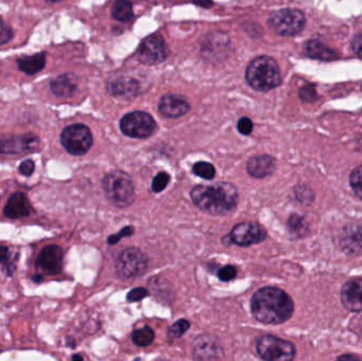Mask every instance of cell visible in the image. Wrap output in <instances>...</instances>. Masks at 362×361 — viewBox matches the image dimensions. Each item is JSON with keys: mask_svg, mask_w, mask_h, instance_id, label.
<instances>
[{"mask_svg": "<svg viewBox=\"0 0 362 361\" xmlns=\"http://www.w3.org/2000/svg\"><path fill=\"white\" fill-rule=\"evenodd\" d=\"M339 360H358L356 356H340Z\"/></svg>", "mask_w": 362, "mask_h": 361, "instance_id": "obj_41", "label": "cell"}, {"mask_svg": "<svg viewBox=\"0 0 362 361\" xmlns=\"http://www.w3.org/2000/svg\"><path fill=\"white\" fill-rule=\"evenodd\" d=\"M8 256H10V250L6 246H0V264H6L8 262Z\"/></svg>", "mask_w": 362, "mask_h": 361, "instance_id": "obj_39", "label": "cell"}, {"mask_svg": "<svg viewBox=\"0 0 362 361\" xmlns=\"http://www.w3.org/2000/svg\"><path fill=\"white\" fill-rule=\"evenodd\" d=\"M300 97L305 102H314L317 100L316 89L312 85L303 86L299 91Z\"/></svg>", "mask_w": 362, "mask_h": 361, "instance_id": "obj_35", "label": "cell"}, {"mask_svg": "<svg viewBox=\"0 0 362 361\" xmlns=\"http://www.w3.org/2000/svg\"><path fill=\"white\" fill-rule=\"evenodd\" d=\"M341 302L348 311L362 312V278L351 280L342 286Z\"/></svg>", "mask_w": 362, "mask_h": 361, "instance_id": "obj_15", "label": "cell"}, {"mask_svg": "<svg viewBox=\"0 0 362 361\" xmlns=\"http://www.w3.org/2000/svg\"><path fill=\"white\" fill-rule=\"evenodd\" d=\"M169 55V48L163 36L159 34L148 36L142 42L138 51L140 61L148 65L163 63Z\"/></svg>", "mask_w": 362, "mask_h": 361, "instance_id": "obj_11", "label": "cell"}, {"mask_svg": "<svg viewBox=\"0 0 362 361\" xmlns=\"http://www.w3.org/2000/svg\"><path fill=\"white\" fill-rule=\"evenodd\" d=\"M32 280H33L34 282H40L42 280V275H35L32 277Z\"/></svg>", "mask_w": 362, "mask_h": 361, "instance_id": "obj_42", "label": "cell"}, {"mask_svg": "<svg viewBox=\"0 0 362 361\" xmlns=\"http://www.w3.org/2000/svg\"><path fill=\"white\" fill-rule=\"evenodd\" d=\"M192 201L204 213L214 216L229 215L238 207V191L230 182H219L216 184H198L192 189Z\"/></svg>", "mask_w": 362, "mask_h": 361, "instance_id": "obj_1", "label": "cell"}, {"mask_svg": "<svg viewBox=\"0 0 362 361\" xmlns=\"http://www.w3.org/2000/svg\"><path fill=\"white\" fill-rule=\"evenodd\" d=\"M148 295H150V292H148L146 288H134V290H132L131 292L127 294V300L129 301V302H137V301L144 300Z\"/></svg>", "mask_w": 362, "mask_h": 361, "instance_id": "obj_33", "label": "cell"}, {"mask_svg": "<svg viewBox=\"0 0 362 361\" xmlns=\"http://www.w3.org/2000/svg\"><path fill=\"white\" fill-rule=\"evenodd\" d=\"M134 231H135V229H134L133 226L124 227L122 230L119 231L116 235H110V237H108V245H116L123 237H132V235H134Z\"/></svg>", "mask_w": 362, "mask_h": 361, "instance_id": "obj_32", "label": "cell"}, {"mask_svg": "<svg viewBox=\"0 0 362 361\" xmlns=\"http://www.w3.org/2000/svg\"><path fill=\"white\" fill-rule=\"evenodd\" d=\"M120 129L127 137L144 139L154 133L156 122L148 112H133L123 117L120 122Z\"/></svg>", "mask_w": 362, "mask_h": 361, "instance_id": "obj_9", "label": "cell"}, {"mask_svg": "<svg viewBox=\"0 0 362 361\" xmlns=\"http://www.w3.org/2000/svg\"><path fill=\"white\" fill-rule=\"evenodd\" d=\"M306 53L308 57L313 59H320V61H335L338 59V53L332 49L327 48L322 42L317 40H310L306 44Z\"/></svg>", "mask_w": 362, "mask_h": 361, "instance_id": "obj_21", "label": "cell"}, {"mask_svg": "<svg viewBox=\"0 0 362 361\" xmlns=\"http://www.w3.org/2000/svg\"><path fill=\"white\" fill-rule=\"evenodd\" d=\"M112 18L122 23L131 20L134 17L133 6L129 0H117L112 8Z\"/></svg>", "mask_w": 362, "mask_h": 361, "instance_id": "obj_24", "label": "cell"}, {"mask_svg": "<svg viewBox=\"0 0 362 361\" xmlns=\"http://www.w3.org/2000/svg\"><path fill=\"white\" fill-rule=\"evenodd\" d=\"M132 341L138 347L146 348L152 345L155 341V332L150 326H144L140 330L134 331Z\"/></svg>", "mask_w": 362, "mask_h": 361, "instance_id": "obj_25", "label": "cell"}, {"mask_svg": "<svg viewBox=\"0 0 362 361\" xmlns=\"http://www.w3.org/2000/svg\"><path fill=\"white\" fill-rule=\"evenodd\" d=\"M192 171L198 177L204 178V179L206 180H212L215 175H216V170H215L214 165L206 162V161L196 162L193 165Z\"/></svg>", "mask_w": 362, "mask_h": 361, "instance_id": "obj_27", "label": "cell"}, {"mask_svg": "<svg viewBox=\"0 0 362 361\" xmlns=\"http://www.w3.org/2000/svg\"><path fill=\"white\" fill-rule=\"evenodd\" d=\"M61 142L62 146L69 154L74 156H83L93 146V134L86 125H69L62 133Z\"/></svg>", "mask_w": 362, "mask_h": 361, "instance_id": "obj_7", "label": "cell"}, {"mask_svg": "<svg viewBox=\"0 0 362 361\" xmlns=\"http://www.w3.org/2000/svg\"><path fill=\"white\" fill-rule=\"evenodd\" d=\"M40 146V138L35 134L28 133L25 135L13 137L0 138V155H17L21 153L31 152Z\"/></svg>", "mask_w": 362, "mask_h": 361, "instance_id": "obj_12", "label": "cell"}, {"mask_svg": "<svg viewBox=\"0 0 362 361\" xmlns=\"http://www.w3.org/2000/svg\"><path fill=\"white\" fill-rule=\"evenodd\" d=\"M148 261L139 248L123 250L116 261V273L122 280H135L148 271Z\"/></svg>", "mask_w": 362, "mask_h": 361, "instance_id": "obj_5", "label": "cell"}, {"mask_svg": "<svg viewBox=\"0 0 362 361\" xmlns=\"http://www.w3.org/2000/svg\"><path fill=\"white\" fill-rule=\"evenodd\" d=\"M52 1H57V0H52Z\"/></svg>", "mask_w": 362, "mask_h": 361, "instance_id": "obj_44", "label": "cell"}, {"mask_svg": "<svg viewBox=\"0 0 362 361\" xmlns=\"http://www.w3.org/2000/svg\"><path fill=\"white\" fill-rule=\"evenodd\" d=\"M268 23L279 35L295 36L304 29L305 17L301 11L284 8L272 13Z\"/></svg>", "mask_w": 362, "mask_h": 361, "instance_id": "obj_8", "label": "cell"}, {"mask_svg": "<svg viewBox=\"0 0 362 361\" xmlns=\"http://www.w3.org/2000/svg\"><path fill=\"white\" fill-rule=\"evenodd\" d=\"M108 90L112 95L129 99L139 93V84L134 78H119L108 84Z\"/></svg>", "mask_w": 362, "mask_h": 361, "instance_id": "obj_19", "label": "cell"}, {"mask_svg": "<svg viewBox=\"0 0 362 361\" xmlns=\"http://www.w3.org/2000/svg\"><path fill=\"white\" fill-rule=\"evenodd\" d=\"M189 110V102L181 95L169 93L163 95L159 102V112L167 118H180L187 114Z\"/></svg>", "mask_w": 362, "mask_h": 361, "instance_id": "obj_17", "label": "cell"}, {"mask_svg": "<svg viewBox=\"0 0 362 361\" xmlns=\"http://www.w3.org/2000/svg\"><path fill=\"white\" fill-rule=\"evenodd\" d=\"M45 64H46L45 53H37V54L31 55V57H21L17 61L19 70L25 72V74H29V76L40 72L45 67Z\"/></svg>", "mask_w": 362, "mask_h": 361, "instance_id": "obj_22", "label": "cell"}, {"mask_svg": "<svg viewBox=\"0 0 362 361\" xmlns=\"http://www.w3.org/2000/svg\"><path fill=\"white\" fill-rule=\"evenodd\" d=\"M232 243L240 247H248L262 243L267 237L265 229L255 222H243L235 225L229 235Z\"/></svg>", "mask_w": 362, "mask_h": 361, "instance_id": "obj_10", "label": "cell"}, {"mask_svg": "<svg viewBox=\"0 0 362 361\" xmlns=\"http://www.w3.org/2000/svg\"><path fill=\"white\" fill-rule=\"evenodd\" d=\"M194 360H215L223 357V349L217 337L202 335L194 343Z\"/></svg>", "mask_w": 362, "mask_h": 361, "instance_id": "obj_14", "label": "cell"}, {"mask_svg": "<svg viewBox=\"0 0 362 361\" xmlns=\"http://www.w3.org/2000/svg\"><path fill=\"white\" fill-rule=\"evenodd\" d=\"M194 4L197 6H202V8H211L213 6L212 0H193Z\"/></svg>", "mask_w": 362, "mask_h": 361, "instance_id": "obj_40", "label": "cell"}, {"mask_svg": "<svg viewBox=\"0 0 362 361\" xmlns=\"http://www.w3.org/2000/svg\"><path fill=\"white\" fill-rule=\"evenodd\" d=\"M14 33H13L12 28L6 25L4 20L0 19V45L8 44L12 40Z\"/></svg>", "mask_w": 362, "mask_h": 361, "instance_id": "obj_34", "label": "cell"}, {"mask_svg": "<svg viewBox=\"0 0 362 361\" xmlns=\"http://www.w3.org/2000/svg\"><path fill=\"white\" fill-rule=\"evenodd\" d=\"M246 80L255 90L268 91L278 87L282 78L276 61L272 57L263 55L249 64Z\"/></svg>", "mask_w": 362, "mask_h": 361, "instance_id": "obj_3", "label": "cell"}, {"mask_svg": "<svg viewBox=\"0 0 362 361\" xmlns=\"http://www.w3.org/2000/svg\"><path fill=\"white\" fill-rule=\"evenodd\" d=\"M19 173L21 175L25 176V177H30L32 174L35 171V163L31 159H27V160L23 161L18 167Z\"/></svg>", "mask_w": 362, "mask_h": 361, "instance_id": "obj_37", "label": "cell"}, {"mask_svg": "<svg viewBox=\"0 0 362 361\" xmlns=\"http://www.w3.org/2000/svg\"><path fill=\"white\" fill-rule=\"evenodd\" d=\"M64 252L59 246L48 245L42 248L36 259L37 271L48 275H59L63 268Z\"/></svg>", "mask_w": 362, "mask_h": 361, "instance_id": "obj_13", "label": "cell"}, {"mask_svg": "<svg viewBox=\"0 0 362 361\" xmlns=\"http://www.w3.org/2000/svg\"><path fill=\"white\" fill-rule=\"evenodd\" d=\"M287 228L289 232L295 237H303L308 230V224L306 223L305 218L303 216L298 215V214H293L288 218L287 222Z\"/></svg>", "mask_w": 362, "mask_h": 361, "instance_id": "obj_26", "label": "cell"}, {"mask_svg": "<svg viewBox=\"0 0 362 361\" xmlns=\"http://www.w3.org/2000/svg\"><path fill=\"white\" fill-rule=\"evenodd\" d=\"M257 352L259 357L266 361H291L297 354L293 343L272 335L259 337Z\"/></svg>", "mask_w": 362, "mask_h": 361, "instance_id": "obj_6", "label": "cell"}, {"mask_svg": "<svg viewBox=\"0 0 362 361\" xmlns=\"http://www.w3.org/2000/svg\"><path fill=\"white\" fill-rule=\"evenodd\" d=\"M32 207L27 195L23 192H16L11 195L4 206V214L11 220L27 218L31 214Z\"/></svg>", "mask_w": 362, "mask_h": 361, "instance_id": "obj_16", "label": "cell"}, {"mask_svg": "<svg viewBox=\"0 0 362 361\" xmlns=\"http://www.w3.org/2000/svg\"><path fill=\"white\" fill-rule=\"evenodd\" d=\"M350 186L353 192L362 201V165L353 170L350 175Z\"/></svg>", "mask_w": 362, "mask_h": 361, "instance_id": "obj_28", "label": "cell"}, {"mask_svg": "<svg viewBox=\"0 0 362 361\" xmlns=\"http://www.w3.org/2000/svg\"><path fill=\"white\" fill-rule=\"evenodd\" d=\"M276 161L269 155H259L249 159L247 162V173L255 178H265L276 171Z\"/></svg>", "mask_w": 362, "mask_h": 361, "instance_id": "obj_18", "label": "cell"}, {"mask_svg": "<svg viewBox=\"0 0 362 361\" xmlns=\"http://www.w3.org/2000/svg\"><path fill=\"white\" fill-rule=\"evenodd\" d=\"M72 360H83L84 358H83V356L81 355H74L71 357Z\"/></svg>", "mask_w": 362, "mask_h": 361, "instance_id": "obj_43", "label": "cell"}, {"mask_svg": "<svg viewBox=\"0 0 362 361\" xmlns=\"http://www.w3.org/2000/svg\"><path fill=\"white\" fill-rule=\"evenodd\" d=\"M352 48L355 54L362 59V32L355 36L352 42Z\"/></svg>", "mask_w": 362, "mask_h": 361, "instance_id": "obj_38", "label": "cell"}, {"mask_svg": "<svg viewBox=\"0 0 362 361\" xmlns=\"http://www.w3.org/2000/svg\"><path fill=\"white\" fill-rule=\"evenodd\" d=\"M238 275V269L233 265H226L217 271V277L221 281L230 282L235 279Z\"/></svg>", "mask_w": 362, "mask_h": 361, "instance_id": "obj_31", "label": "cell"}, {"mask_svg": "<svg viewBox=\"0 0 362 361\" xmlns=\"http://www.w3.org/2000/svg\"><path fill=\"white\" fill-rule=\"evenodd\" d=\"M171 180V176L167 172H160L155 176L152 182V191L154 193H160L167 188Z\"/></svg>", "mask_w": 362, "mask_h": 361, "instance_id": "obj_29", "label": "cell"}, {"mask_svg": "<svg viewBox=\"0 0 362 361\" xmlns=\"http://www.w3.org/2000/svg\"><path fill=\"white\" fill-rule=\"evenodd\" d=\"M295 305L293 299L278 288H263L251 299V312L264 324H282L291 319Z\"/></svg>", "mask_w": 362, "mask_h": 361, "instance_id": "obj_2", "label": "cell"}, {"mask_svg": "<svg viewBox=\"0 0 362 361\" xmlns=\"http://www.w3.org/2000/svg\"><path fill=\"white\" fill-rule=\"evenodd\" d=\"M340 242L346 251L356 252L362 250V227L346 228V233H344Z\"/></svg>", "mask_w": 362, "mask_h": 361, "instance_id": "obj_23", "label": "cell"}, {"mask_svg": "<svg viewBox=\"0 0 362 361\" xmlns=\"http://www.w3.org/2000/svg\"><path fill=\"white\" fill-rule=\"evenodd\" d=\"M238 129L242 135L248 136L252 133L253 131V122L251 119L242 118L238 123Z\"/></svg>", "mask_w": 362, "mask_h": 361, "instance_id": "obj_36", "label": "cell"}, {"mask_svg": "<svg viewBox=\"0 0 362 361\" xmlns=\"http://www.w3.org/2000/svg\"><path fill=\"white\" fill-rule=\"evenodd\" d=\"M189 324L187 319H180L176 321L171 328L169 329V336L170 338L178 339L187 332L189 329Z\"/></svg>", "mask_w": 362, "mask_h": 361, "instance_id": "obj_30", "label": "cell"}, {"mask_svg": "<svg viewBox=\"0 0 362 361\" xmlns=\"http://www.w3.org/2000/svg\"><path fill=\"white\" fill-rule=\"evenodd\" d=\"M102 187L110 203L120 209L133 205L136 199L135 186L129 174L116 170L106 174L102 180Z\"/></svg>", "mask_w": 362, "mask_h": 361, "instance_id": "obj_4", "label": "cell"}, {"mask_svg": "<svg viewBox=\"0 0 362 361\" xmlns=\"http://www.w3.org/2000/svg\"><path fill=\"white\" fill-rule=\"evenodd\" d=\"M50 86L51 90L57 97H69L78 86V78L72 73L62 74L52 80Z\"/></svg>", "mask_w": 362, "mask_h": 361, "instance_id": "obj_20", "label": "cell"}]
</instances>
